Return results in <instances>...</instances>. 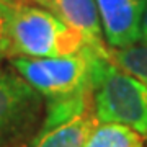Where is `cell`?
<instances>
[{"label":"cell","mask_w":147,"mask_h":147,"mask_svg":"<svg viewBox=\"0 0 147 147\" xmlns=\"http://www.w3.org/2000/svg\"><path fill=\"white\" fill-rule=\"evenodd\" d=\"M23 2H30V3H36V5H41L42 0H23Z\"/></svg>","instance_id":"cell-12"},{"label":"cell","mask_w":147,"mask_h":147,"mask_svg":"<svg viewBox=\"0 0 147 147\" xmlns=\"http://www.w3.org/2000/svg\"><path fill=\"white\" fill-rule=\"evenodd\" d=\"M44 100L13 69H0V147H20L36 134Z\"/></svg>","instance_id":"cell-4"},{"label":"cell","mask_w":147,"mask_h":147,"mask_svg":"<svg viewBox=\"0 0 147 147\" xmlns=\"http://www.w3.org/2000/svg\"><path fill=\"white\" fill-rule=\"evenodd\" d=\"M103 36L111 49H124L141 41L147 0H95Z\"/></svg>","instance_id":"cell-5"},{"label":"cell","mask_w":147,"mask_h":147,"mask_svg":"<svg viewBox=\"0 0 147 147\" xmlns=\"http://www.w3.org/2000/svg\"><path fill=\"white\" fill-rule=\"evenodd\" d=\"M92 105L98 123L121 124L147 136V87L111 56L96 54L93 59Z\"/></svg>","instance_id":"cell-3"},{"label":"cell","mask_w":147,"mask_h":147,"mask_svg":"<svg viewBox=\"0 0 147 147\" xmlns=\"http://www.w3.org/2000/svg\"><path fill=\"white\" fill-rule=\"evenodd\" d=\"M41 7L54 13L84 39L85 46L101 54H110L103 41V30L95 0H42Z\"/></svg>","instance_id":"cell-6"},{"label":"cell","mask_w":147,"mask_h":147,"mask_svg":"<svg viewBox=\"0 0 147 147\" xmlns=\"http://www.w3.org/2000/svg\"><path fill=\"white\" fill-rule=\"evenodd\" d=\"M5 20L10 57H61L80 51L84 39L57 16L36 3L0 0Z\"/></svg>","instance_id":"cell-2"},{"label":"cell","mask_w":147,"mask_h":147,"mask_svg":"<svg viewBox=\"0 0 147 147\" xmlns=\"http://www.w3.org/2000/svg\"><path fill=\"white\" fill-rule=\"evenodd\" d=\"M98 119L92 111L53 127L41 126L34 136L21 147H84Z\"/></svg>","instance_id":"cell-7"},{"label":"cell","mask_w":147,"mask_h":147,"mask_svg":"<svg viewBox=\"0 0 147 147\" xmlns=\"http://www.w3.org/2000/svg\"><path fill=\"white\" fill-rule=\"evenodd\" d=\"M84 147H144V139L131 127L101 123L92 131Z\"/></svg>","instance_id":"cell-8"},{"label":"cell","mask_w":147,"mask_h":147,"mask_svg":"<svg viewBox=\"0 0 147 147\" xmlns=\"http://www.w3.org/2000/svg\"><path fill=\"white\" fill-rule=\"evenodd\" d=\"M139 42H147V8L142 18V26H141V41Z\"/></svg>","instance_id":"cell-11"},{"label":"cell","mask_w":147,"mask_h":147,"mask_svg":"<svg viewBox=\"0 0 147 147\" xmlns=\"http://www.w3.org/2000/svg\"><path fill=\"white\" fill-rule=\"evenodd\" d=\"M96 54L88 46L61 57H11V69L20 74L46 106L41 126L53 127L90 111L92 69ZM110 56V54H103Z\"/></svg>","instance_id":"cell-1"},{"label":"cell","mask_w":147,"mask_h":147,"mask_svg":"<svg viewBox=\"0 0 147 147\" xmlns=\"http://www.w3.org/2000/svg\"><path fill=\"white\" fill-rule=\"evenodd\" d=\"M10 57V41H8V33H7L5 20L0 13V69L5 59Z\"/></svg>","instance_id":"cell-10"},{"label":"cell","mask_w":147,"mask_h":147,"mask_svg":"<svg viewBox=\"0 0 147 147\" xmlns=\"http://www.w3.org/2000/svg\"><path fill=\"white\" fill-rule=\"evenodd\" d=\"M110 56L121 69L134 75L147 87V42H137L124 49H111Z\"/></svg>","instance_id":"cell-9"}]
</instances>
